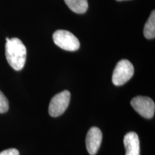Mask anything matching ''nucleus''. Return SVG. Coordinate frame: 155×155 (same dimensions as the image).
<instances>
[{
    "mask_svg": "<svg viewBox=\"0 0 155 155\" xmlns=\"http://www.w3.org/2000/svg\"><path fill=\"white\" fill-rule=\"evenodd\" d=\"M5 55L9 65L15 71H21L25 66L27 49L19 38H6Z\"/></svg>",
    "mask_w": 155,
    "mask_h": 155,
    "instance_id": "obj_1",
    "label": "nucleus"
},
{
    "mask_svg": "<svg viewBox=\"0 0 155 155\" xmlns=\"http://www.w3.org/2000/svg\"><path fill=\"white\" fill-rule=\"evenodd\" d=\"M53 42L61 49L68 51H75L80 48L78 39L73 33L68 30H58L53 35Z\"/></svg>",
    "mask_w": 155,
    "mask_h": 155,
    "instance_id": "obj_2",
    "label": "nucleus"
},
{
    "mask_svg": "<svg viewBox=\"0 0 155 155\" xmlns=\"http://www.w3.org/2000/svg\"><path fill=\"white\" fill-rule=\"evenodd\" d=\"M134 68L130 61L121 60L116 64L112 75V82L115 86H119L129 81L133 76Z\"/></svg>",
    "mask_w": 155,
    "mask_h": 155,
    "instance_id": "obj_3",
    "label": "nucleus"
},
{
    "mask_svg": "<svg viewBox=\"0 0 155 155\" xmlns=\"http://www.w3.org/2000/svg\"><path fill=\"white\" fill-rule=\"evenodd\" d=\"M71 101V93L68 91H63L52 98L50 101L48 112L53 117L62 115L67 109Z\"/></svg>",
    "mask_w": 155,
    "mask_h": 155,
    "instance_id": "obj_4",
    "label": "nucleus"
},
{
    "mask_svg": "<svg viewBox=\"0 0 155 155\" xmlns=\"http://www.w3.org/2000/svg\"><path fill=\"white\" fill-rule=\"evenodd\" d=\"M134 109L143 117L151 119L154 115L155 104L152 98L147 96L134 97L131 101Z\"/></svg>",
    "mask_w": 155,
    "mask_h": 155,
    "instance_id": "obj_5",
    "label": "nucleus"
},
{
    "mask_svg": "<svg viewBox=\"0 0 155 155\" xmlns=\"http://www.w3.org/2000/svg\"><path fill=\"white\" fill-rule=\"evenodd\" d=\"M102 141V132L98 128L92 127L86 136V148L89 154L95 155L99 150Z\"/></svg>",
    "mask_w": 155,
    "mask_h": 155,
    "instance_id": "obj_6",
    "label": "nucleus"
},
{
    "mask_svg": "<svg viewBox=\"0 0 155 155\" xmlns=\"http://www.w3.org/2000/svg\"><path fill=\"white\" fill-rule=\"evenodd\" d=\"M124 144L126 149V155H140V143L137 134L127 133L124 139Z\"/></svg>",
    "mask_w": 155,
    "mask_h": 155,
    "instance_id": "obj_7",
    "label": "nucleus"
},
{
    "mask_svg": "<svg viewBox=\"0 0 155 155\" xmlns=\"http://www.w3.org/2000/svg\"><path fill=\"white\" fill-rule=\"evenodd\" d=\"M68 7L77 14H83L88 7V0H64Z\"/></svg>",
    "mask_w": 155,
    "mask_h": 155,
    "instance_id": "obj_8",
    "label": "nucleus"
},
{
    "mask_svg": "<svg viewBox=\"0 0 155 155\" xmlns=\"http://www.w3.org/2000/svg\"><path fill=\"white\" fill-rule=\"evenodd\" d=\"M144 35L147 39L155 38V12L153 10L144 28Z\"/></svg>",
    "mask_w": 155,
    "mask_h": 155,
    "instance_id": "obj_9",
    "label": "nucleus"
},
{
    "mask_svg": "<svg viewBox=\"0 0 155 155\" xmlns=\"http://www.w3.org/2000/svg\"><path fill=\"white\" fill-rule=\"evenodd\" d=\"M9 109V102L7 98L0 91V114L6 113Z\"/></svg>",
    "mask_w": 155,
    "mask_h": 155,
    "instance_id": "obj_10",
    "label": "nucleus"
},
{
    "mask_svg": "<svg viewBox=\"0 0 155 155\" xmlns=\"http://www.w3.org/2000/svg\"><path fill=\"white\" fill-rule=\"evenodd\" d=\"M0 155H19V153L16 149H9L0 152Z\"/></svg>",
    "mask_w": 155,
    "mask_h": 155,
    "instance_id": "obj_11",
    "label": "nucleus"
},
{
    "mask_svg": "<svg viewBox=\"0 0 155 155\" xmlns=\"http://www.w3.org/2000/svg\"><path fill=\"white\" fill-rule=\"evenodd\" d=\"M116 1H119V2H121V1H125V0H116Z\"/></svg>",
    "mask_w": 155,
    "mask_h": 155,
    "instance_id": "obj_12",
    "label": "nucleus"
}]
</instances>
